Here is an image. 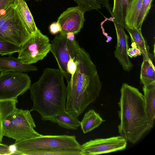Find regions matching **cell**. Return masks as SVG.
I'll return each mask as SVG.
<instances>
[{
  "label": "cell",
  "instance_id": "277c9868",
  "mask_svg": "<svg viewBox=\"0 0 155 155\" xmlns=\"http://www.w3.org/2000/svg\"><path fill=\"white\" fill-rule=\"evenodd\" d=\"M14 155H24L32 150L56 149L81 148L75 136L66 135L41 136L15 142L11 145Z\"/></svg>",
  "mask_w": 155,
  "mask_h": 155
},
{
  "label": "cell",
  "instance_id": "d590c367",
  "mask_svg": "<svg viewBox=\"0 0 155 155\" xmlns=\"http://www.w3.org/2000/svg\"><path fill=\"white\" fill-rule=\"evenodd\" d=\"M129 0V2H130L132 0Z\"/></svg>",
  "mask_w": 155,
  "mask_h": 155
},
{
  "label": "cell",
  "instance_id": "d6a6232c",
  "mask_svg": "<svg viewBox=\"0 0 155 155\" xmlns=\"http://www.w3.org/2000/svg\"><path fill=\"white\" fill-rule=\"evenodd\" d=\"M3 135L2 130V121L0 118V143H1L2 141Z\"/></svg>",
  "mask_w": 155,
  "mask_h": 155
},
{
  "label": "cell",
  "instance_id": "ffe728a7",
  "mask_svg": "<svg viewBox=\"0 0 155 155\" xmlns=\"http://www.w3.org/2000/svg\"><path fill=\"white\" fill-rule=\"evenodd\" d=\"M84 155L82 148L72 149H56L28 151L24 155Z\"/></svg>",
  "mask_w": 155,
  "mask_h": 155
},
{
  "label": "cell",
  "instance_id": "30bf717a",
  "mask_svg": "<svg viewBox=\"0 0 155 155\" xmlns=\"http://www.w3.org/2000/svg\"><path fill=\"white\" fill-rule=\"evenodd\" d=\"M127 140L121 136L91 140L82 145L84 155H94L125 150Z\"/></svg>",
  "mask_w": 155,
  "mask_h": 155
},
{
  "label": "cell",
  "instance_id": "5b68a950",
  "mask_svg": "<svg viewBox=\"0 0 155 155\" xmlns=\"http://www.w3.org/2000/svg\"><path fill=\"white\" fill-rule=\"evenodd\" d=\"M30 112L16 108L2 122L3 136L15 142L41 136L34 129L36 126Z\"/></svg>",
  "mask_w": 155,
  "mask_h": 155
},
{
  "label": "cell",
  "instance_id": "ac0fdd59",
  "mask_svg": "<svg viewBox=\"0 0 155 155\" xmlns=\"http://www.w3.org/2000/svg\"><path fill=\"white\" fill-rule=\"evenodd\" d=\"M143 97L146 110L150 117L155 119V82L143 85Z\"/></svg>",
  "mask_w": 155,
  "mask_h": 155
},
{
  "label": "cell",
  "instance_id": "4fadbf2b",
  "mask_svg": "<svg viewBox=\"0 0 155 155\" xmlns=\"http://www.w3.org/2000/svg\"><path fill=\"white\" fill-rule=\"evenodd\" d=\"M37 68L31 64L23 63L18 58L9 55L8 57H0V72H28L36 71Z\"/></svg>",
  "mask_w": 155,
  "mask_h": 155
},
{
  "label": "cell",
  "instance_id": "44dd1931",
  "mask_svg": "<svg viewBox=\"0 0 155 155\" xmlns=\"http://www.w3.org/2000/svg\"><path fill=\"white\" fill-rule=\"evenodd\" d=\"M140 79L143 85L155 82V68L151 60H143L141 67Z\"/></svg>",
  "mask_w": 155,
  "mask_h": 155
},
{
  "label": "cell",
  "instance_id": "cb8c5ba5",
  "mask_svg": "<svg viewBox=\"0 0 155 155\" xmlns=\"http://www.w3.org/2000/svg\"><path fill=\"white\" fill-rule=\"evenodd\" d=\"M21 47L7 41L0 40V55L2 56L11 55L15 53H18Z\"/></svg>",
  "mask_w": 155,
  "mask_h": 155
},
{
  "label": "cell",
  "instance_id": "83f0119b",
  "mask_svg": "<svg viewBox=\"0 0 155 155\" xmlns=\"http://www.w3.org/2000/svg\"><path fill=\"white\" fill-rule=\"evenodd\" d=\"M132 48H129L127 52V54L130 58L136 57L141 54V53L139 49L137 48L135 44L132 43Z\"/></svg>",
  "mask_w": 155,
  "mask_h": 155
},
{
  "label": "cell",
  "instance_id": "836d02e7",
  "mask_svg": "<svg viewBox=\"0 0 155 155\" xmlns=\"http://www.w3.org/2000/svg\"><path fill=\"white\" fill-rule=\"evenodd\" d=\"M108 0H98V1L100 2H101L104 1H107Z\"/></svg>",
  "mask_w": 155,
  "mask_h": 155
},
{
  "label": "cell",
  "instance_id": "7a4b0ae2",
  "mask_svg": "<svg viewBox=\"0 0 155 155\" xmlns=\"http://www.w3.org/2000/svg\"><path fill=\"white\" fill-rule=\"evenodd\" d=\"M64 77L59 69L47 68L38 80L31 84V99L41 119L56 123L55 117L66 111L67 87Z\"/></svg>",
  "mask_w": 155,
  "mask_h": 155
},
{
  "label": "cell",
  "instance_id": "5bb4252c",
  "mask_svg": "<svg viewBox=\"0 0 155 155\" xmlns=\"http://www.w3.org/2000/svg\"><path fill=\"white\" fill-rule=\"evenodd\" d=\"M13 3L28 31L31 34H35L38 28L25 0H13Z\"/></svg>",
  "mask_w": 155,
  "mask_h": 155
},
{
  "label": "cell",
  "instance_id": "f546056e",
  "mask_svg": "<svg viewBox=\"0 0 155 155\" xmlns=\"http://www.w3.org/2000/svg\"><path fill=\"white\" fill-rule=\"evenodd\" d=\"M49 31L51 34L55 35L61 32V28L57 22H54L50 25Z\"/></svg>",
  "mask_w": 155,
  "mask_h": 155
},
{
  "label": "cell",
  "instance_id": "9c48e42d",
  "mask_svg": "<svg viewBox=\"0 0 155 155\" xmlns=\"http://www.w3.org/2000/svg\"><path fill=\"white\" fill-rule=\"evenodd\" d=\"M15 8L13 14L0 28V40L7 41L21 47L32 34L28 31L21 18Z\"/></svg>",
  "mask_w": 155,
  "mask_h": 155
},
{
  "label": "cell",
  "instance_id": "f1b7e54d",
  "mask_svg": "<svg viewBox=\"0 0 155 155\" xmlns=\"http://www.w3.org/2000/svg\"><path fill=\"white\" fill-rule=\"evenodd\" d=\"M14 151L13 150L11 145L0 143V155H14Z\"/></svg>",
  "mask_w": 155,
  "mask_h": 155
},
{
  "label": "cell",
  "instance_id": "52a82bcc",
  "mask_svg": "<svg viewBox=\"0 0 155 155\" xmlns=\"http://www.w3.org/2000/svg\"><path fill=\"white\" fill-rule=\"evenodd\" d=\"M31 80L26 74L8 71L0 74V100L16 99L30 89Z\"/></svg>",
  "mask_w": 155,
  "mask_h": 155
},
{
  "label": "cell",
  "instance_id": "d6986e66",
  "mask_svg": "<svg viewBox=\"0 0 155 155\" xmlns=\"http://www.w3.org/2000/svg\"><path fill=\"white\" fill-rule=\"evenodd\" d=\"M129 5V0H114L112 17L124 28L126 26L125 19Z\"/></svg>",
  "mask_w": 155,
  "mask_h": 155
},
{
  "label": "cell",
  "instance_id": "4dcf8cb0",
  "mask_svg": "<svg viewBox=\"0 0 155 155\" xmlns=\"http://www.w3.org/2000/svg\"><path fill=\"white\" fill-rule=\"evenodd\" d=\"M13 3V0H0V14Z\"/></svg>",
  "mask_w": 155,
  "mask_h": 155
},
{
  "label": "cell",
  "instance_id": "e0dca14e",
  "mask_svg": "<svg viewBox=\"0 0 155 155\" xmlns=\"http://www.w3.org/2000/svg\"><path fill=\"white\" fill-rule=\"evenodd\" d=\"M104 121L98 113L91 109L85 114L80 126L83 133L86 134L97 127Z\"/></svg>",
  "mask_w": 155,
  "mask_h": 155
},
{
  "label": "cell",
  "instance_id": "484cf974",
  "mask_svg": "<svg viewBox=\"0 0 155 155\" xmlns=\"http://www.w3.org/2000/svg\"><path fill=\"white\" fill-rule=\"evenodd\" d=\"M15 10L13 3L0 14V28L7 20L13 14Z\"/></svg>",
  "mask_w": 155,
  "mask_h": 155
},
{
  "label": "cell",
  "instance_id": "1f68e13d",
  "mask_svg": "<svg viewBox=\"0 0 155 155\" xmlns=\"http://www.w3.org/2000/svg\"><path fill=\"white\" fill-rule=\"evenodd\" d=\"M74 34L72 32H68L65 35L67 39L71 41H74L75 40Z\"/></svg>",
  "mask_w": 155,
  "mask_h": 155
},
{
  "label": "cell",
  "instance_id": "8992f818",
  "mask_svg": "<svg viewBox=\"0 0 155 155\" xmlns=\"http://www.w3.org/2000/svg\"><path fill=\"white\" fill-rule=\"evenodd\" d=\"M51 44L48 38L38 29L21 46L18 58L26 64L36 63L47 56L50 51Z\"/></svg>",
  "mask_w": 155,
  "mask_h": 155
},
{
  "label": "cell",
  "instance_id": "d4e9b609",
  "mask_svg": "<svg viewBox=\"0 0 155 155\" xmlns=\"http://www.w3.org/2000/svg\"><path fill=\"white\" fill-rule=\"evenodd\" d=\"M153 0H143L142 9L139 20V26L141 28L151 8Z\"/></svg>",
  "mask_w": 155,
  "mask_h": 155
},
{
  "label": "cell",
  "instance_id": "7c38bea8",
  "mask_svg": "<svg viewBox=\"0 0 155 155\" xmlns=\"http://www.w3.org/2000/svg\"><path fill=\"white\" fill-rule=\"evenodd\" d=\"M115 27L117 42L114 51L115 58L126 71H130L133 68V65L127 54L129 48L128 35L126 34L124 28L113 19V21Z\"/></svg>",
  "mask_w": 155,
  "mask_h": 155
},
{
  "label": "cell",
  "instance_id": "9a60e30c",
  "mask_svg": "<svg viewBox=\"0 0 155 155\" xmlns=\"http://www.w3.org/2000/svg\"><path fill=\"white\" fill-rule=\"evenodd\" d=\"M125 29L130 35L132 43L135 44L140 51L143 57V60H151L149 46L142 35L141 29L131 28L127 26H126Z\"/></svg>",
  "mask_w": 155,
  "mask_h": 155
},
{
  "label": "cell",
  "instance_id": "8fae6325",
  "mask_svg": "<svg viewBox=\"0 0 155 155\" xmlns=\"http://www.w3.org/2000/svg\"><path fill=\"white\" fill-rule=\"evenodd\" d=\"M85 21L84 13L78 6L68 8L58 18L57 22L61 28L60 34L66 35L70 32L78 34L83 28Z\"/></svg>",
  "mask_w": 155,
  "mask_h": 155
},
{
  "label": "cell",
  "instance_id": "2e32d148",
  "mask_svg": "<svg viewBox=\"0 0 155 155\" xmlns=\"http://www.w3.org/2000/svg\"><path fill=\"white\" fill-rule=\"evenodd\" d=\"M142 1L143 0H132L130 2L125 19L126 26L141 29L139 22Z\"/></svg>",
  "mask_w": 155,
  "mask_h": 155
},
{
  "label": "cell",
  "instance_id": "3957f363",
  "mask_svg": "<svg viewBox=\"0 0 155 155\" xmlns=\"http://www.w3.org/2000/svg\"><path fill=\"white\" fill-rule=\"evenodd\" d=\"M120 92L118 132L127 141L134 144L153 127L154 120L148 115L143 94L138 89L124 83Z\"/></svg>",
  "mask_w": 155,
  "mask_h": 155
},
{
  "label": "cell",
  "instance_id": "7402d4cb",
  "mask_svg": "<svg viewBox=\"0 0 155 155\" xmlns=\"http://www.w3.org/2000/svg\"><path fill=\"white\" fill-rule=\"evenodd\" d=\"M56 123L62 127L69 130H77L80 126L81 122L78 117L73 116L67 111L59 114L55 117Z\"/></svg>",
  "mask_w": 155,
  "mask_h": 155
},
{
  "label": "cell",
  "instance_id": "4316f807",
  "mask_svg": "<svg viewBox=\"0 0 155 155\" xmlns=\"http://www.w3.org/2000/svg\"><path fill=\"white\" fill-rule=\"evenodd\" d=\"M78 61L75 58H70L67 64V70L68 73L71 75L69 81L68 82L71 83L73 80L74 75L76 72Z\"/></svg>",
  "mask_w": 155,
  "mask_h": 155
},
{
  "label": "cell",
  "instance_id": "ba28073f",
  "mask_svg": "<svg viewBox=\"0 0 155 155\" xmlns=\"http://www.w3.org/2000/svg\"><path fill=\"white\" fill-rule=\"evenodd\" d=\"M51 44L50 51L68 83L71 76L67 71V63L70 58H76L79 45L76 40L71 41L66 38L65 35L61 34L56 35Z\"/></svg>",
  "mask_w": 155,
  "mask_h": 155
},
{
  "label": "cell",
  "instance_id": "603a6c76",
  "mask_svg": "<svg viewBox=\"0 0 155 155\" xmlns=\"http://www.w3.org/2000/svg\"><path fill=\"white\" fill-rule=\"evenodd\" d=\"M84 13L92 10L101 8V3L97 0H73Z\"/></svg>",
  "mask_w": 155,
  "mask_h": 155
},
{
  "label": "cell",
  "instance_id": "e575fe53",
  "mask_svg": "<svg viewBox=\"0 0 155 155\" xmlns=\"http://www.w3.org/2000/svg\"><path fill=\"white\" fill-rule=\"evenodd\" d=\"M36 0L37 1H42V0Z\"/></svg>",
  "mask_w": 155,
  "mask_h": 155
},
{
  "label": "cell",
  "instance_id": "6da1fadb",
  "mask_svg": "<svg viewBox=\"0 0 155 155\" xmlns=\"http://www.w3.org/2000/svg\"><path fill=\"white\" fill-rule=\"evenodd\" d=\"M76 59V70L72 81L68 83L67 86L66 110L78 117L99 97L102 85L88 53L80 47Z\"/></svg>",
  "mask_w": 155,
  "mask_h": 155
}]
</instances>
